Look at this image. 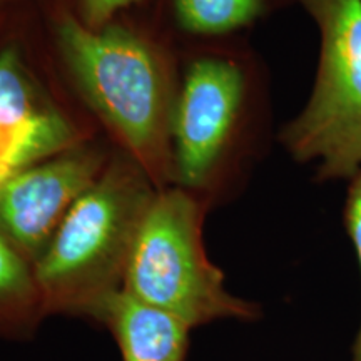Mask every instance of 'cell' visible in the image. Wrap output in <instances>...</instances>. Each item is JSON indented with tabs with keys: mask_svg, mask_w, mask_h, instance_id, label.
<instances>
[{
	"mask_svg": "<svg viewBox=\"0 0 361 361\" xmlns=\"http://www.w3.org/2000/svg\"><path fill=\"white\" fill-rule=\"evenodd\" d=\"M343 223L346 234L355 247L361 273V169L360 173L348 180L346 189L345 209H343ZM351 361H361V323L356 333L353 348H351Z\"/></svg>",
	"mask_w": 361,
	"mask_h": 361,
	"instance_id": "obj_10",
	"label": "cell"
},
{
	"mask_svg": "<svg viewBox=\"0 0 361 361\" xmlns=\"http://www.w3.org/2000/svg\"><path fill=\"white\" fill-rule=\"evenodd\" d=\"M16 2H19V0H0V12H2L4 8L13 6Z\"/></svg>",
	"mask_w": 361,
	"mask_h": 361,
	"instance_id": "obj_12",
	"label": "cell"
},
{
	"mask_svg": "<svg viewBox=\"0 0 361 361\" xmlns=\"http://www.w3.org/2000/svg\"><path fill=\"white\" fill-rule=\"evenodd\" d=\"M114 336L123 361H186L191 328L174 316L135 300L112 295L97 319Z\"/></svg>",
	"mask_w": 361,
	"mask_h": 361,
	"instance_id": "obj_7",
	"label": "cell"
},
{
	"mask_svg": "<svg viewBox=\"0 0 361 361\" xmlns=\"http://www.w3.org/2000/svg\"><path fill=\"white\" fill-rule=\"evenodd\" d=\"M102 159L90 149H67L0 183V229L30 263L67 211L101 176Z\"/></svg>",
	"mask_w": 361,
	"mask_h": 361,
	"instance_id": "obj_6",
	"label": "cell"
},
{
	"mask_svg": "<svg viewBox=\"0 0 361 361\" xmlns=\"http://www.w3.org/2000/svg\"><path fill=\"white\" fill-rule=\"evenodd\" d=\"M296 0H166L176 25L197 37H228Z\"/></svg>",
	"mask_w": 361,
	"mask_h": 361,
	"instance_id": "obj_9",
	"label": "cell"
},
{
	"mask_svg": "<svg viewBox=\"0 0 361 361\" xmlns=\"http://www.w3.org/2000/svg\"><path fill=\"white\" fill-rule=\"evenodd\" d=\"M255 102L247 61L209 54L189 64L174 101L173 174L186 189H206L226 173L241 147Z\"/></svg>",
	"mask_w": 361,
	"mask_h": 361,
	"instance_id": "obj_5",
	"label": "cell"
},
{
	"mask_svg": "<svg viewBox=\"0 0 361 361\" xmlns=\"http://www.w3.org/2000/svg\"><path fill=\"white\" fill-rule=\"evenodd\" d=\"M319 32L308 102L284 124L279 142L316 180H348L361 169V0H296Z\"/></svg>",
	"mask_w": 361,
	"mask_h": 361,
	"instance_id": "obj_4",
	"label": "cell"
},
{
	"mask_svg": "<svg viewBox=\"0 0 361 361\" xmlns=\"http://www.w3.org/2000/svg\"><path fill=\"white\" fill-rule=\"evenodd\" d=\"M151 180L137 161L121 157L72 204L32 264L45 316L96 322L123 290L135 233L156 194Z\"/></svg>",
	"mask_w": 361,
	"mask_h": 361,
	"instance_id": "obj_1",
	"label": "cell"
},
{
	"mask_svg": "<svg viewBox=\"0 0 361 361\" xmlns=\"http://www.w3.org/2000/svg\"><path fill=\"white\" fill-rule=\"evenodd\" d=\"M202 218L204 207L184 189L156 192L135 233L123 290L191 329L221 319L256 322L259 305L234 296L207 258Z\"/></svg>",
	"mask_w": 361,
	"mask_h": 361,
	"instance_id": "obj_3",
	"label": "cell"
},
{
	"mask_svg": "<svg viewBox=\"0 0 361 361\" xmlns=\"http://www.w3.org/2000/svg\"><path fill=\"white\" fill-rule=\"evenodd\" d=\"M141 0H74L75 16L90 29H99L111 24L126 8L135 6Z\"/></svg>",
	"mask_w": 361,
	"mask_h": 361,
	"instance_id": "obj_11",
	"label": "cell"
},
{
	"mask_svg": "<svg viewBox=\"0 0 361 361\" xmlns=\"http://www.w3.org/2000/svg\"><path fill=\"white\" fill-rule=\"evenodd\" d=\"M45 318L34 266L0 229V340H25Z\"/></svg>",
	"mask_w": 361,
	"mask_h": 361,
	"instance_id": "obj_8",
	"label": "cell"
},
{
	"mask_svg": "<svg viewBox=\"0 0 361 361\" xmlns=\"http://www.w3.org/2000/svg\"><path fill=\"white\" fill-rule=\"evenodd\" d=\"M54 34L80 94L116 130L130 157L152 180L173 173L174 102L152 45L114 20L90 29L66 6L54 13Z\"/></svg>",
	"mask_w": 361,
	"mask_h": 361,
	"instance_id": "obj_2",
	"label": "cell"
}]
</instances>
